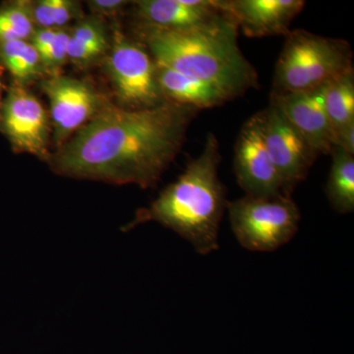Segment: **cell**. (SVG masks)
I'll list each match as a JSON object with an SVG mask.
<instances>
[{
	"mask_svg": "<svg viewBox=\"0 0 354 354\" xmlns=\"http://www.w3.org/2000/svg\"><path fill=\"white\" fill-rule=\"evenodd\" d=\"M198 109L169 101L146 109L106 102L50 158L62 176L153 187L178 155Z\"/></svg>",
	"mask_w": 354,
	"mask_h": 354,
	"instance_id": "obj_1",
	"label": "cell"
},
{
	"mask_svg": "<svg viewBox=\"0 0 354 354\" xmlns=\"http://www.w3.org/2000/svg\"><path fill=\"white\" fill-rule=\"evenodd\" d=\"M221 160L218 140L209 133L199 156L150 207L140 209L124 232L157 221L189 241L202 255L218 250L221 221L228 202L218 178Z\"/></svg>",
	"mask_w": 354,
	"mask_h": 354,
	"instance_id": "obj_2",
	"label": "cell"
},
{
	"mask_svg": "<svg viewBox=\"0 0 354 354\" xmlns=\"http://www.w3.org/2000/svg\"><path fill=\"white\" fill-rule=\"evenodd\" d=\"M239 30L227 15L199 29H140L139 36L157 64L212 84L234 100L259 87L257 71L237 43Z\"/></svg>",
	"mask_w": 354,
	"mask_h": 354,
	"instance_id": "obj_3",
	"label": "cell"
},
{
	"mask_svg": "<svg viewBox=\"0 0 354 354\" xmlns=\"http://www.w3.org/2000/svg\"><path fill=\"white\" fill-rule=\"evenodd\" d=\"M353 57L351 44L344 39L293 30L286 35L277 62L271 95L322 87L353 69Z\"/></svg>",
	"mask_w": 354,
	"mask_h": 354,
	"instance_id": "obj_4",
	"label": "cell"
},
{
	"mask_svg": "<svg viewBox=\"0 0 354 354\" xmlns=\"http://www.w3.org/2000/svg\"><path fill=\"white\" fill-rule=\"evenodd\" d=\"M230 225L244 248L271 252L285 245L298 230L300 212L291 196H244L227 202Z\"/></svg>",
	"mask_w": 354,
	"mask_h": 354,
	"instance_id": "obj_5",
	"label": "cell"
},
{
	"mask_svg": "<svg viewBox=\"0 0 354 354\" xmlns=\"http://www.w3.org/2000/svg\"><path fill=\"white\" fill-rule=\"evenodd\" d=\"M114 92L127 109H146L167 102L158 86L157 66L150 51L115 29L108 58Z\"/></svg>",
	"mask_w": 354,
	"mask_h": 354,
	"instance_id": "obj_6",
	"label": "cell"
},
{
	"mask_svg": "<svg viewBox=\"0 0 354 354\" xmlns=\"http://www.w3.org/2000/svg\"><path fill=\"white\" fill-rule=\"evenodd\" d=\"M257 115L268 152L286 194L291 196L295 188L308 176L319 155L278 109L270 104Z\"/></svg>",
	"mask_w": 354,
	"mask_h": 354,
	"instance_id": "obj_7",
	"label": "cell"
},
{
	"mask_svg": "<svg viewBox=\"0 0 354 354\" xmlns=\"http://www.w3.org/2000/svg\"><path fill=\"white\" fill-rule=\"evenodd\" d=\"M0 130L16 152L48 157V113L26 86L14 82L6 91L0 111Z\"/></svg>",
	"mask_w": 354,
	"mask_h": 354,
	"instance_id": "obj_8",
	"label": "cell"
},
{
	"mask_svg": "<svg viewBox=\"0 0 354 354\" xmlns=\"http://www.w3.org/2000/svg\"><path fill=\"white\" fill-rule=\"evenodd\" d=\"M41 88L50 101L57 148L87 124L106 102L91 84L59 74L44 79Z\"/></svg>",
	"mask_w": 354,
	"mask_h": 354,
	"instance_id": "obj_9",
	"label": "cell"
},
{
	"mask_svg": "<svg viewBox=\"0 0 354 354\" xmlns=\"http://www.w3.org/2000/svg\"><path fill=\"white\" fill-rule=\"evenodd\" d=\"M234 169L237 183L246 196H290L268 152L257 113L244 123L239 132Z\"/></svg>",
	"mask_w": 354,
	"mask_h": 354,
	"instance_id": "obj_10",
	"label": "cell"
},
{
	"mask_svg": "<svg viewBox=\"0 0 354 354\" xmlns=\"http://www.w3.org/2000/svg\"><path fill=\"white\" fill-rule=\"evenodd\" d=\"M135 6L140 29L160 31L199 29L228 15L218 0H141Z\"/></svg>",
	"mask_w": 354,
	"mask_h": 354,
	"instance_id": "obj_11",
	"label": "cell"
},
{
	"mask_svg": "<svg viewBox=\"0 0 354 354\" xmlns=\"http://www.w3.org/2000/svg\"><path fill=\"white\" fill-rule=\"evenodd\" d=\"M322 87L285 95H271V106L278 109L319 156L330 155L334 133L324 99Z\"/></svg>",
	"mask_w": 354,
	"mask_h": 354,
	"instance_id": "obj_12",
	"label": "cell"
},
{
	"mask_svg": "<svg viewBox=\"0 0 354 354\" xmlns=\"http://www.w3.org/2000/svg\"><path fill=\"white\" fill-rule=\"evenodd\" d=\"M218 3L249 38L286 36L305 6L302 0H218Z\"/></svg>",
	"mask_w": 354,
	"mask_h": 354,
	"instance_id": "obj_13",
	"label": "cell"
},
{
	"mask_svg": "<svg viewBox=\"0 0 354 354\" xmlns=\"http://www.w3.org/2000/svg\"><path fill=\"white\" fill-rule=\"evenodd\" d=\"M157 79L167 101L201 111L232 101L220 88L156 62Z\"/></svg>",
	"mask_w": 354,
	"mask_h": 354,
	"instance_id": "obj_14",
	"label": "cell"
},
{
	"mask_svg": "<svg viewBox=\"0 0 354 354\" xmlns=\"http://www.w3.org/2000/svg\"><path fill=\"white\" fill-rule=\"evenodd\" d=\"M106 27L97 17L81 20L70 29L68 59L77 66L94 64L109 50Z\"/></svg>",
	"mask_w": 354,
	"mask_h": 354,
	"instance_id": "obj_15",
	"label": "cell"
},
{
	"mask_svg": "<svg viewBox=\"0 0 354 354\" xmlns=\"http://www.w3.org/2000/svg\"><path fill=\"white\" fill-rule=\"evenodd\" d=\"M332 167L326 186V194L333 208L341 214L354 209V156L334 148Z\"/></svg>",
	"mask_w": 354,
	"mask_h": 354,
	"instance_id": "obj_16",
	"label": "cell"
},
{
	"mask_svg": "<svg viewBox=\"0 0 354 354\" xmlns=\"http://www.w3.org/2000/svg\"><path fill=\"white\" fill-rule=\"evenodd\" d=\"M0 67L23 86L46 74L41 57L30 41L0 43Z\"/></svg>",
	"mask_w": 354,
	"mask_h": 354,
	"instance_id": "obj_17",
	"label": "cell"
},
{
	"mask_svg": "<svg viewBox=\"0 0 354 354\" xmlns=\"http://www.w3.org/2000/svg\"><path fill=\"white\" fill-rule=\"evenodd\" d=\"M324 99L333 133L354 122V70L326 84Z\"/></svg>",
	"mask_w": 354,
	"mask_h": 354,
	"instance_id": "obj_18",
	"label": "cell"
},
{
	"mask_svg": "<svg viewBox=\"0 0 354 354\" xmlns=\"http://www.w3.org/2000/svg\"><path fill=\"white\" fill-rule=\"evenodd\" d=\"M35 30L31 1L15 0L0 6V43L30 41Z\"/></svg>",
	"mask_w": 354,
	"mask_h": 354,
	"instance_id": "obj_19",
	"label": "cell"
},
{
	"mask_svg": "<svg viewBox=\"0 0 354 354\" xmlns=\"http://www.w3.org/2000/svg\"><path fill=\"white\" fill-rule=\"evenodd\" d=\"M70 29H58L55 41L41 53V64L48 76L57 75L58 70L68 60Z\"/></svg>",
	"mask_w": 354,
	"mask_h": 354,
	"instance_id": "obj_20",
	"label": "cell"
},
{
	"mask_svg": "<svg viewBox=\"0 0 354 354\" xmlns=\"http://www.w3.org/2000/svg\"><path fill=\"white\" fill-rule=\"evenodd\" d=\"M80 4L72 0H55L53 22L55 29H64L72 20L80 15Z\"/></svg>",
	"mask_w": 354,
	"mask_h": 354,
	"instance_id": "obj_21",
	"label": "cell"
},
{
	"mask_svg": "<svg viewBox=\"0 0 354 354\" xmlns=\"http://www.w3.org/2000/svg\"><path fill=\"white\" fill-rule=\"evenodd\" d=\"M53 4L55 0H41L32 2V15L36 28L55 29L53 22Z\"/></svg>",
	"mask_w": 354,
	"mask_h": 354,
	"instance_id": "obj_22",
	"label": "cell"
},
{
	"mask_svg": "<svg viewBox=\"0 0 354 354\" xmlns=\"http://www.w3.org/2000/svg\"><path fill=\"white\" fill-rule=\"evenodd\" d=\"M334 148L354 156V122L349 123L334 133Z\"/></svg>",
	"mask_w": 354,
	"mask_h": 354,
	"instance_id": "obj_23",
	"label": "cell"
},
{
	"mask_svg": "<svg viewBox=\"0 0 354 354\" xmlns=\"http://www.w3.org/2000/svg\"><path fill=\"white\" fill-rule=\"evenodd\" d=\"M128 3L124 0H92L88 2V6L97 15L111 16L120 13Z\"/></svg>",
	"mask_w": 354,
	"mask_h": 354,
	"instance_id": "obj_24",
	"label": "cell"
},
{
	"mask_svg": "<svg viewBox=\"0 0 354 354\" xmlns=\"http://www.w3.org/2000/svg\"><path fill=\"white\" fill-rule=\"evenodd\" d=\"M58 29H41V28H36L35 32H32L30 41L34 48L38 51L39 55H41L51 43L55 41V36H57Z\"/></svg>",
	"mask_w": 354,
	"mask_h": 354,
	"instance_id": "obj_25",
	"label": "cell"
},
{
	"mask_svg": "<svg viewBox=\"0 0 354 354\" xmlns=\"http://www.w3.org/2000/svg\"><path fill=\"white\" fill-rule=\"evenodd\" d=\"M4 84L3 80H2V74L1 71H0V111H1L2 104H3L4 100Z\"/></svg>",
	"mask_w": 354,
	"mask_h": 354,
	"instance_id": "obj_26",
	"label": "cell"
}]
</instances>
